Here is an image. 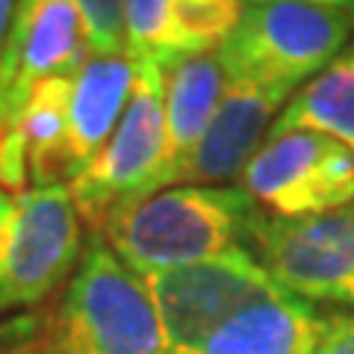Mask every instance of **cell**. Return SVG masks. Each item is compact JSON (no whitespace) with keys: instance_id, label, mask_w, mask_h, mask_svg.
Listing matches in <instances>:
<instances>
[{"instance_id":"cell-1","label":"cell","mask_w":354,"mask_h":354,"mask_svg":"<svg viewBox=\"0 0 354 354\" xmlns=\"http://www.w3.org/2000/svg\"><path fill=\"white\" fill-rule=\"evenodd\" d=\"M0 354H169L145 281L104 234L88 236L80 266L39 313L0 322Z\"/></svg>"},{"instance_id":"cell-2","label":"cell","mask_w":354,"mask_h":354,"mask_svg":"<svg viewBox=\"0 0 354 354\" xmlns=\"http://www.w3.org/2000/svg\"><path fill=\"white\" fill-rule=\"evenodd\" d=\"M263 209L242 186H171L115 207L101 230L139 278L248 248Z\"/></svg>"},{"instance_id":"cell-3","label":"cell","mask_w":354,"mask_h":354,"mask_svg":"<svg viewBox=\"0 0 354 354\" xmlns=\"http://www.w3.org/2000/svg\"><path fill=\"white\" fill-rule=\"evenodd\" d=\"M354 39V18L298 3H245L236 30L216 50L230 83L292 97Z\"/></svg>"},{"instance_id":"cell-4","label":"cell","mask_w":354,"mask_h":354,"mask_svg":"<svg viewBox=\"0 0 354 354\" xmlns=\"http://www.w3.org/2000/svg\"><path fill=\"white\" fill-rule=\"evenodd\" d=\"M83 248L68 186H0V316L50 301L80 266Z\"/></svg>"},{"instance_id":"cell-5","label":"cell","mask_w":354,"mask_h":354,"mask_svg":"<svg viewBox=\"0 0 354 354\" xmlns=\"http://www.w3.org/2000/svg\"><path fill=\"white\" fill-rule=\"evenodd\" d=\"M136 86L115 133L86 171L68 183L74 207L92 230H101L115 207L142 201L162 165L165 151V71L136 59Z\"/></svg>"},{"instance_id":"cell-6","label":"cell","mask_w":354,"mask_h":354,"mask_svg":"<svg viewBox=\"0 0 354 354\" xmlns=\"http://www.w3.org/2000/svg\"><path fill=\"white\" fill-rule=\"evenodd\" d=\"M142 281L157 310L169 354H201L204 342L227 319L281 286L248 248H234L221 257L157 272Z\"/></svg>"},{"instance_id":"cell-7","label":"cell","mask_w":354,"mask_h":354,"mask_svg":"<svg viewBox=\"0 0 354 354\" xmlns=\"http://www.w3.org/2000/svg\"><path fill=\"white\" fill-rule=\"evenodd\" d=\"M239 186L269 216H325L354 201V153L316 130L269 133Z\"/></svg>"},{"instance_id":"cell-8","label":"cell","mask_w":354,"mask_h":354,"mask_svg":"<svg viewBox=\"0 0 354 354\" xmlns=\"http://www.w3.org/2000/svg\"><path fill=\"white\" fill-rule=\"evenodd\" d=\"M248 251L290 292L354 310V201L310 218H278L263 209Z\"/></svg>"},{"instance_id":"cell-9","label":"cell","mask_w":354,"mask_h":354,"mask_svg":"<svg viewBox=\"0 0 354 354\" xmlns=\"http://www.w3.org/2000/svg\"><path fill=\"white\" fill-rule=\"evenodd\" d=\"M74 0H18L0 50V133L15 127L30 95L57 74H74L88 59Z\"/></svg>"},{"instance_id":"cell-10","label":"cell","mask_w":354,"mask_h":354,"mask_svg":"<svg viewBox=\"0 0 354 354\" xmlns=\"http://www.w3.org/2000/svg\"><path fill=\"white\" fill-rule=\"evenodd\" d=\"M290 97L251 83H230L216 106L201 145L177 177V186H225L239 180L251 157L269 136Z\"/></svg>"},{"instance_id":"cell-11","label":"cell","mask_w":354,"mask_h":354,"mask_svg":"<svg viewBox=\"0 0 354 354\" xmlns=\"http://www.w3.org/2000/svg\"><path fill=\"white\" fill-rule=\"evenodd\" d=\"M139 62L130 53L88 57L74 71L65 124V169L68 183L86 171L115 133L136 86Z\"/></svg>"},{"instance_id":"cell-12","label":"cell","mask_w":354,"mask_h":354,"mask_svg":"<svg viewBox=\"0 0 354 354\" xmlns=\"http://www.w3.org/2000/svg\"><path fill=\"white\" fill-rule=\"evenodd\" d=\"M225 88L227 74L216 53L177 62L171 71H165V151L151 195L177 186V177L201 145Z\"/></svg>"},{"instance_id":"cell-13","label":"cell","mask_w":354,"mask_h":354,"mask_svg":"<svg viewBox=\"0 0 354 354\" xmlns=\"http://www.w3.org/2000/svg\"><path fill=\"white\" fill-rule=\"evenodd\" d=\"M322 322L313 301L278 286L227 319L201 354H316Z\"/></svg>"},{"instance_id":"cell-14","label":"cell","mask_w":354,"mask_h":354,"mask_svg":"<svg viewBox=\"0 0 354 354\" xmlns=\"http://www.w3.org/2000/svg\"><path fill=\"white\" fill-rule=\"evenodd\" d=\"M295 127L325 133L354 153V39L286 101L269 133Z\"/></svg>"},{"instance_id":"cell-15","label":"cell","mask_w":354,"mask_h":354,"mask_svg":"<svg viewBox=\"0 0 354 354\" xmlns=\"http://www.w3.org/2000/svg\"><path fill=\"white\" fill-rule=\"evenodd\" d=\"M74 74L48 77L30 95L24 113L15 121L27 142L30 160V183L32 189L41 186H65V124H68V97H71Z\"/></svg>"},{"instance_id":"cell-16","label":"cell","mask_w":354,"mask_h":354,"mask_svg":"<svg viewBox=\"0 0 354 354\" xmlns=\"http://www.w3.org/2000/svg\"><path fill=\"white\" fill-rule=\"evenodd\" d=\"M245 0H171L153 62L171 71L177 62L216 53L236 30Z\"/></svg>"},{"instance_id":"cell-17","label":"cell","mask_w":354,"mask_h":354,"mask_svg":"<svg viewBox=\"0 0 354 354\" xmlns=\"http://www.w3.org/2000/svg\"><path fill=\"white\" fill-rule=\"evenodd\" d=\"M92 57H115L127 50L124 0H74Z\"/></svg>"},{"instance_id":"cell-18","label":"cell","mask_w":354,"mask_h":354,"mask_svg":"<svg viewBox=\"0 0 354 354\" xmlns=\"http://www.w3.org/2000/svg\"><path fill=\"white\" fill-rule=\"evenodd\" d=\"M171 0H124L127 18V50L136 59L153 62L160 50V36Z\"/></svg>"},{"instance_id":"cell-19","label":"cell","mask_w":354,"mask_h":354,"mask_svg":"<svg viewBox=\"0 0 354 354\" xmlns=\"http://www.w3.org/2000/svg\"><path fill=\"white\" fill-rule=\"evenodd\" d=\"M316 354H354V310H334L325 316Z\"/></svg>"},{"instance_id":"cell-20","label":"cell","mask_w":354,"mask_h":354,"mask_svg":"<svg viewBox=\"0 0 354 354\" xmlns=\"http://www.w3.org/2000/svg\"><path fill=\"white\" fill-rule=\"evenodd\" d=\"M245 3H298V6H316V9H334L354 18V0H245Z\"/></svg>"},{"instance_id":"cell-21","label":"cell","mask_w":354,"mask_h":354,"mask_svg":"<svg viewBox=\"0 0 354 354\" xmlns=\"http://www.w3.org/2000/svg\"><path fill=\"white\" fill-rule=\"evenodd\" d=\"M15 6H18V0H0V50L6 44V32H9V24H12Z\"/></svg>"}]
</instances>
